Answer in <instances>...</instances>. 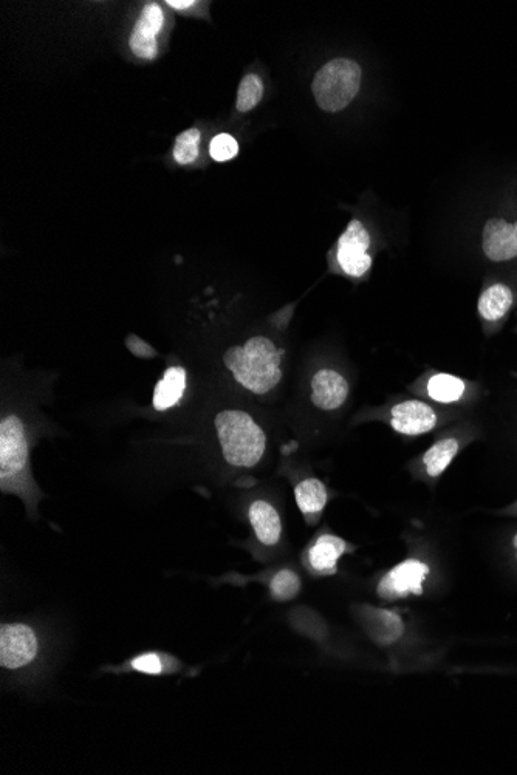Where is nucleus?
Wrapping results in <instances>:
<instances>
[{"label": "nucleus", "mask_w": 517, "mask_h": 775, "mask_svg": "<svg viewBox=\"0 0 517 775\" xmlns=\"http://www.w3.org/2000/svg\"><path fill=\"white\" fill-rule=\"evenodd\" d=\"M284 350L270 338L254 336L244 345H234L223 355V364L240 386L254 395H265L282 381Z\"/></svg>", "instance_id": "nucleus-1"}, {"label": "nucleus", "mask_w": 517, "mask_h": 775, "mask_svg": "<svg viewBox=\"0 0 517 775\" xmlns=\"http://www.w3.org/2000/svg\"><path fill=\"white\" fill-rule=\"evenodd\" d=\"M223 458L234 468H256L267 452V434L245 410L226 409L214 420Z\"/></svg>", "instance_id": "nucleus-2"}, {"label": "nucleus", "mask_w": 517, "mask_h": 775, "mask_svg": "<svg viewBox=\"0 0 517 775\" xmlns=\"http://www.w3.org/2000/svg\"><path fill=\"white\" fill-rule=\"evenodd\" d=\"M0 486L5 494L16 492L27 500L36 496L30 474V446L24 423L16 415H7L0 423Z\"/></svg>", "instance_id": "nucleus-3"}, {"label": "nucleus", "mask_w": 517, "mask_h": 775, "mask_svg": "<svg viewBox=\"0 0 517 775\" xmlns=\"http://www.w3.org/2000/svg\"><path fill=\"white\" fill-rule=\"evenodd\" d=\"M361 76L360 64L352 59L336 58L322 65L312 82L319 109L336 113L349 107L360 92Z\"/></svg>", "instance_id": "nucleus-4"}, {"label": "nucleus", "mask_w": 517, "mask_h": 775, "mask_svg": "<svg viewBox=\"0 0 517 775\" xmlns=\"http://www.w3.org/2000/svg\"><path fill=\"white\" fill-rule=\"evenodd\" d=\"M517 307V273L488 276L477 299V316L487 336L496 335Z\"/></svg>", "instance_id": "nucleus-5"}, {"label": "nucleus", "mask_w": 517, "mask_h": 775, "mask_svg": "<svg viewBox=\"0 0 517 775\" xmlns=\"http://www.w3.org/2000/svg\"><path fill=\"white\" fill-rule=\"evenodd\" d=\"M370 246L372 239L364 223L358 219L350 220L336 243V262L346 276L361 279L369 273L372 268Z\"/></svg>", "instance_id": "nucleus-6"}, {"label": "nucleus", "mask_w": 517, "mask_h": 775, "mask_svg": "<svg viewBox=\"0 0 517 775\" xmlns=\"http://www.w3.org/2000/svg\"><path fill=\"white\" fill-rule=\"evenodd\" d=\"M39 655V636L24 622L4 624L0 629V666L16 672L35 663Z\"/></svg>", "instance_id": "nucleus-7"}, {"label": "nucleus", "mask_w": 517, "mask_h": 775, "mask_svg": "<svg viewBox=\"0 0 517 775\" xmlns=\"http://www.w3.org/2000/svg\"><path fill=\"white\" fill-rule=\"evenodd\" d=\"M431 568L420 559H406L387 571L378 582L377 593L384 601L420 596Z\"/></svg>", "instance_id": "nucleus-8"}, {"label": "nucleus", "mask_w": 517, "mask_h": 775, "mask_svg": "<svg viewBox=\"0 0 517 775\" xmlns=\"http://www.w3.org/2000/svg\"><path fill=\"white\" fill-rule=\"evenodd\" d=\"M480 248L494 265L517 262V217L494 216L483 223Z\"/></svg>", "instance_id": "nucleus-9"}, {"label": "nucleus", "mask_w": 517, "mask_h": 775, "mask_svg": "<svg viewBox=\"0 0 517 775\" xmlns=\"http://www.w3.org/2000/svg\"><path fill=\"white\" fill-rule=\"evenodd\" d=\"M439 424V415L434 407L425 401L408 400L395 404L391 410V426L395 432L406 437H418L434 431Z\"/></svg>", "instance_id": "nucleus-10"}, {"label": "nucleus", "mask_w": 517, "mask_h": 775, "mask_svg": "<svg viewBox=\"0 0 517 775\" xmlns=\"http://www.w3.org/2000/svg\"><path fill=\"white\" fill-rule=\"evenodd\" d=\"M165 24V14L158 4H148L141 11L140 19L132 31L129 45L135 56L152 61L157 58V35Z\"/></svg>", "instance_id": "nucleus-11"}, {"label": "nucleus", "mask_w": 517, "mask_h": 775, "mask_svg": "<svg viewBox=\"0 0 517 775\" xmlns=\"http://www.w3.org/2000/svg\"><path fill=\"white\" fill-rule=\"evenodd\" d=\"M312 403L324 412L341 409L349 398L350 387L344 375L321 369L312 378Z\"/></svg>", "instance_id": "nucleus-12"}, {"label": "nucleus", "mask_w": 517, "mask_h": 775, "mask_svg": "<svg viewBox=\"0 0 517 775\" xmlns=\"http://www.w3.org/2000/svg\"><path fill=\"white\" fill-rule=\"evenodd\" d=\"M347 542L335 534H321L307 550V564L319 576H332L338 562L347 553Z\"/></svg>", "instance_id": "nucleus-13"}, {"label": "nucleus", "mask_w": 517, "mask_h": 775, "mask_svg": "<svg viewBox=\"0 0 517 775\" xmlns=\"http://www.w3.org/2000/svg\"><path fill=\"white\" fill-rule=\"evenodd\" d=\"M361 618L370 638L381 646H391L405 635V622L398 613L369 607L361 612Z\"/></svg>", "instance_id": "nucleus-14"}, {"label": "nucleus", "mask_w": 517, "mask_h": 775, "mask_svg": "<svg viewBox=\"0 0 517 775\" xmlns=\"http://www.w3.org/2000/svg\"><path fill=\"white\" fill-rule=\"evenodd\" d=\"M248 519L254 536L264 547H274L281 542L282 520L278 509L267 500H254L248 508Z\"/></svg>", "instance_id": "nucleus-15"}, {"label": "nucleus", "mask_w": 517, "mask_h": 775, "mask_svg": "<svg viewBox=\"0 0 517 775\" xmlns=\"http://www.w3.org/2000/svg\"><path fill=\"white\" fill-rule=\"evenodd\" d=\"M185 390L186 370L180 366L169 367L155 386L154 409L165 412L177 406L185 395Z\"/></svg>", "instance_id": "nucleus-16"}, {"label": "nucleus", "mask_w": 517, "mask_h": 775, "mask_svg": "<svg viewBox=\"0 0 517 775\" xmlns=\"http://www.w3.org/2000/svg\"><path fill=\"white\" fill-rule=\"evenodd\" d=\"M431 400L440 404H457L470 397L471 384L466 383L465 379L449 373H435L431 376L426 386Z\"/></svg>", "instance_id": "nucleus-17"}, {"label": "nucleus", "mask_w": 517, "mask_h": 775, "mask_svg": "<svg viewBox=\"0 0 517 775\" xmlns=\"http://www.w3.org/2000/svg\"><path fill=\"white\" fill-rule=\"evenodd\" d=\"M296 503L305 517L321 516L329 500L326 485L318 478H305L295 488Z\"/></svg>", "instance_id": "nucleus-18"}, {"label": "nucleus", "mask_w": 517, "mask_h": 775, "mask_svg": "<svg viewBox=\"0 0 517 775\" xmlns=\"http://www.w3.org/2000/svg\"><path fill=\"white\" fill-rule=\"evenodd\" d=\"M460 451V441L456 437L442 438L435 441L423 455V466L429 477L437 478L451 465L452 460Z\"/></svg>", "instance_id": "nucleus-19"}, {"label": "nucleus", "mask_w": 517, "mask_h": 775, "mask_svg": "<svg viewBox=\"0 0 517 775\" xmlns=\"http://www.w3.org/2000/svg\"><path fill=\"white\" fill-rule=\"evenodd\" d=\"M127 669L143 673V675L158 676L169 675V673L172 675L180 669V663L177 659L163 655V653L148 652L129 659Z\"/></svg>", "instance_id": "nucleus-20"}, {"label": "nucleus", "mask_w": 517, "mask_h": 775, "mask_svg": "<svg viewBox=\"0 0 517 775\" xmlns=\"http://www.w3.org/2000/svg\"><path fill=\"white\" fill-rule=\"evenodd\" d=\"M301 577L296 571L290 568L278 571L271 577L270 593L271 598L278 602H288L295 599L301 591Z\"/></svg>", "instance_id": "nucleus-21"}, {"label": "nucleus", "mask_w": 517, "mask_h": 775, "mask_svg": "<svg viewBox=\"0 0 517 775\" xmlns=\"http://www.w3.org/2000/svg\"><path fill=\"white\" fill-rule=\"evenodd\" d=\"M264 90V82L259 76L253 75V73L245 76L240 81L239 90H237V110L244 113L253 110L257 104L261 103Z\"/></svg>", "instance_id": "nucleus-22"}, {"label": "nucleus", "mask_w": 517, "mask_h": 775, "mask_svg": "<svg viewBox=\"0 0 517 775\" xmlns=\"http://www.w3.org/2000/svg\"><path fill=\"white\" fill-rule=\"evenodd\" d=\"M200 132L199 129H188L175 140L174 160L186 166L194 163L199 158Z\"/></svg>", "instance_id": "nucleus-23"}, {"label": "nucleus", "mask_w": 517, "mask_h": 775, "mask_svg": "<svg viewBox=\"0 0 517 775\" xmlns=\"http://www.w3.org/2000/svg\"><path fill=\"white\" fill-rule=\"evenodd\" d=\"M209 154L216 161H230L237 157L239 154V143L236 138L231 137L230 134H220L211 141V147H209Z\"/></svg>", "instance_id": "nucleus-24"}, {"label": "nucleus", "mask_w": 517, "mask_h": 775, "mask_svg": "<svg viewBox=\"0 0 517 775\" xmlns=\"http://www.w3.org/2000/svg\"><path fill=\"white\" fill-rule=\"evenodd\" d=\"M168 5L174 10H186V8L196 5V2L194 0H168Z\"/></svg>", "instance_id": "nucleus-25"}, {"label": "nucleus", "mask_w": 517, "mask_h": 775, "mask_svg": "<svg viewBox=\"0 0 517 775\" xmlns=\"http://www.w3.org/2000/svg\"><path fill=\"white\" fill-rule=\"evenodd\" d=\"M513 547H514V550H516V557H517V533L514 534V537H513Z\"/></svg>", "instance_id": "nucleus-26"}]
</instances>
